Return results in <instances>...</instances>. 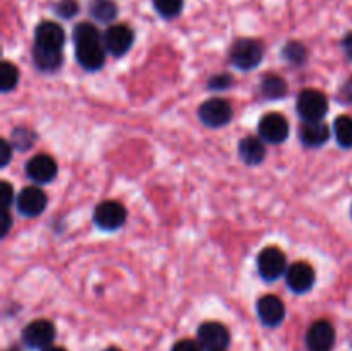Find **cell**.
I'll return each instance as SVG.
<instances>
[{"label":"cell","mask_w":352,"mask_h":351,"mask_svg":"<svg viewBox=\"0 0 352 351\" xmlns=\"http://www.w3.org/2000/svg\"><path fill=\"white\" fill-rule=\"evenodd\" d=\"M72 40L76 45V61L85 71H100L105 64L107 48L103 38L95 24L81 23L72 31Z\"/></svg>","instance_id":"cell-1"},{"label":"cell","mask_w":352,"mask_h":351,"mask_svg":"<svg viewBox=\"0 0 352 351\" xmlns=\"http://www.w3.org/2000/svg\"><path fill=\"white\" fill-rule=\"evenodd\" d=\"M230 61L237 69L251 71L263 61V45L253 38H239L230 48Z\"/></svg>","instance_id":"cell-2"},{"label":"cell","mask_w":352,"mask_h":351,"mask_svg":"<svg viewBox=\"0 0 352 351\" xmlns=\"http://www.w3.org/2000/svg\"><path fill=\"white\" fill-rule=\"evenodd\" d=\"M296 109L302 120H323L329 112V100L318 89H302L296 102Z\"/></svg>","instance_id":"cell-3"},{"label":"cell","mask_w":352,"mask_h":351,"mask_svg":"<svg viewBox=\"0 0 352 351\" xmlns=\"http://www.w3.org/2000/svg\"><path fill=\"white\" fill-rule=\"evenodd\" d=\"M258 272L265 281H277L287 272V258L285 253L277 246H267L258 255Z\"/></svg>","instance_id":"cell-4"},{"label":"cell","mask_w":352,"mask_h":351,"mask_svg":"<svg viewBox=\"0 0 352 351\" xmlns=\"http://www.w3.org/2000/svg\"><path fill=\"white\" fill-rule=\"evenodd\" d=\"M93 220L102 231H117L126 224L127 210L117 200H105L95 209Z\"/></svg>","instance_id":"cell-5"},{"label":"cell","mask_w":352,"mask_h":351,"mask_svg":"<svg viewBox=\"0 0 352 351\" xmlns=\"http://www.w3.org/2000/svg\"><path fill=\"white\" fill-rule=\"evenodd\" d=\"M198 116L201 123L208 127H222L230 123L234 116V110L230 102L220 96H213V98L206 100L201 103L198 110Z\"/></svg>","instance_id":"cell-6"},{"label":"cell","mask_w":352,"mask_h":351,"mask_svg":"<svg viewBox=\"0 0 352 351\" xmlns=\"http://www.w3.org/2000/svg\"><path fill=\"white\" fill-rule=\"evenodd\" d=\"M55 339V326L50 320L38 319L23 329V341L31 350H47Z\"/></svg>","instance_id":"cell-7"},{"label":"cell","mask_w":352,"mask_h":351,"mask_svg":"<svg viewBox=\"0 0 352 351\" xmlns=\"http://www.w3.org/2000/svg\"><path fill=\"white\" fill-rule=\"evenodd\" d=\"M258 134L263 141L272 145L284 143L289 138V123L282 114L270 112L265 114L258 124Z\"/></svg>","instance_id":"cell-8"},{"label":"cell","mask_w":352,"mask_h":351,"mask_svg":"<svg viewBox=\"0 0 352 351\" xmlns=\"http://www.w3.org/2000/svg\"><path fill=\"white\" fill-rule=\"evenodd\" d=\"M198 343L206 351H223L230 343L227 327L220 322H205L198 329Z\"/></svg>","instance_id":"cell-9"},{"label":"cell","mask_w":352,"mask_h":351,"mask_svg":"<svg viewBox=\"0 0 352 351\" xmlns=\"http://www.w3.org/2000/svg\"><path fill=\"white\" fill-rule=\"evenodd\" d=\"M48 196L40 186H26L16 196V206L24 217H38L45 212Z\"/></svg>","instance_id":"cell-10"},{"label":"cell","mask_w":352,"mask_h":351,"mask_svg":"<svg viewBox=\"0 0 352 351\" xmlns=\"http://www.w3.org/2000/svg\"><path fill=\"white\" fill-rule=\"evenodd\" d=\"M134 43V31L127 24H112L103 34V45L113 57L127 54Z\"/></svg>","instance_id":"cell-11"},{"label":"cell","mask_w":352,"mask_h":351,"mask_svg":"<svg viewBox=\"0 0 352 351\" xmlns=\"http://www.w3.org/2000/svg\"><path fill=\"white\" fill-rule=\"evenodd\" d=\"M336 346V329L329 320H316L306 332L308 351H332Z\"/></svg>","instance_id":"cell-12"},{"label":"cell","mask_w":352,"mask_h":351,"mask_svg":"<svg viewBox=\"0 0 352 351\" xmlns=\"http://www.w3.org/2000/svg\"><path fill=\"white\" fill-rule=\"evenodd\" d=\"M315 268L306 262H294L287 267L285 272V282L287 288L296 295H305L315 286Z\"/></svg>","instance_id":"cell-13"},{"label":"cell","mask_w":352,"mask_h":351,"mask_svg":"<svg viewBox=\"0 0 352 351\" xmlns=\"http://www.w3.org/2000/svg\"><path fill=\"white\" fill-rule=\"evenodd\" d=\"M58 165L55 158L48 153H38L31 157L26 164V176L36 184H47L57 178Z\"/></svg>","instance_id":"cell-14"},{"label":"cell","mask_w":352,"mask_h":351,"mask_svg":"<svg viewBox=\"0 0 352 351\" xmlns=\"http://www.w3.org/2000/svg\"><path fill=\"white\" fill-rule=\"evenodd\" d=\"M256 313L263 326L277 327L285 319V305L278 296L265 295L258 299Z\"/></svg>","instance_id":"cell-15"},{"label":"cell","mask_w":352,"mask_h":351,"mask_svg":"<svg viewBox=\"0 0 352 351\" xmlns=\"http://www.w3.org/2000/svg\"><path fill=\"white\" fill-rule=\"evenodd\" d=\"M65 43V33L62 26L45 21L34 30V47L48 48V50H62Z\"/></svg>","instance_id":"cell-16"},{"label":"cell","mask_w":352,"mask_h":351,"mask_svg":"<svg viewBox=\"0 0 352 351\" xmlns=\"http://www.w3.org/2000/svg\"><path fill=\"white\" fill-rule=\"evenodd\" d=\"M330 138V127L323 120H302L299 126V140L305 147L318 148Z\"/></svg>","instance_id":"cell-17"},{"label":"cell","mask_w":352,"mask_h":351,"mask_svg":"<svg viewBox=\"0 0 352 351\" xmlns=\"http://www.w3.org/2000/svg\"><path fill=\"white\" fill-rule=\"evenodd\" d=\"M239 157L248 165H260L267 157V148L261 138L246 136L239 141Z\"/></svg>","instance_id":"cell-18"},{"label":"cell","mask_w":352,"mask_h":351,"mask_svg":"<svg viewBox=\"0 0 352 351\" xmlns=\"http://www.w3.org/2000/svg\"><path fill=\"white\" fill-rule=\"evenodd\" d=\"M33 62L40 71L54 72L60 69L62 65V52L48 50V48L34 47L33 48Z\"/></svg>","instance_id":"cell-19"},{"label":"cell","mask_w":352,"mask_h":351,"mask_svg":"<svg viewBox=\"0 0 352 351\" xmlns=\"http://www.w3.org/2000/svg\"><path fill=\"white\" fill-rule=\"evenodd\" d=\"M117 6L113 0H93L89 6V12H91L93 19L98 23H112L117 17Z\"/></svg>","instance_id":"cell-20"},{"label":"cell","mask_w":352,"mask_h":351,"mask_svg":"<svg viewBox=\"0 0 352 351\" xmlns=\"http://www.w3.org/2000/svg\"><path fill=\"white\" fill-rule=\"evenodd\" d=\"M333 136L342 148H352V117L339 116L333 123Z\"/></svg>","instance_id":"cell-21"},{"label":"cell","mask_w":352,"mask_h":351,"mask_svg":"<svg viewBox=\"0 0 352 351\" xmlns=\"http://www.w3.org/2000/svg\"><path fill=\"white\" fill-rule=\"evenodd\" d=\"M19 85V69L16 64L6 61L0 65V89L2 93H9Z\"/></svg>","instance_id":"cell-22"},{"label":"cell","mask_w":352,"mask_h":351,"mask_svg":"<svg viewBox=\"0 0 352 351\" xmlns=\"http://www.w3.org/2000/svg\"><path fill=\"white\" fill-rule=\"evenodd\" d=\"M261 89H263V95L267 98H282L287 92V85L280 76L268 74L265 76L263 83H261Z\"/></svg>","instance_id":"cell-23"},{"label":"cell","mask_w":352,"mask_h":351,"mask_svg":"<svg viewBox=\"0 0 352 351\" xmlns=\"http://www.w3.org/2000/svg\"><path fill=\"white\" fill-rule=\"evenodd\" d=\"M184 0H153V7L162 17L165 19H172L181 14Z\"/></svg>","instance_id":"cell-24"},{"label":"cell","mask_w":352,"mask_h":351,"mask_svg":"<svg viewBox=\"0 0 352 351\" xmlns=\"http://www.w3.org/2000/svg\"><path fill=\"white\" fill-rule=\"evenodd\" d=\"M34 141V133H31L26 127H17V129L12 131V147L17 148V150H26L33 145Z\"/></svg>","instance_id":"cell-25"},{"label":"cell","mask_w":352,"mask_h":351,"mask_svg":"<svg viewBox=\"0 0 352 351\" xmlns=\"http://www.w3.org/2000/svg\"><path fill=\"white\" fill-rule=\"evenodd\" d=\"M284 57L287 61L294 62V64H302L306 58V48L302 43H298V41H291L284 47Z\"/></svg>","instance_id":"cell-26"},{"label":"cell","mask_w":352,"mask_h":351,"mask_svg":"<svg viewBox=\"0 0 352 351\" xmlns=\"http://www.w3.org/2000/svg\"><path fill=\"white\" fill-rule=\"evenodd\" d=\"M79 7L76 0H60V2L55 6V12H57L60 17H64V19H69V17L76 16Z\"/></svg>","instance_id":"cell-27"},{"label":"cell","mask_w":352,"mask_h":351,"mask_svg":"<svg viewBox=\"0 0 352 351\" xmlns=\"http://www.w3.org/2000/svg\"><path fill=\"white\" fill-rule=\"evenodd\" d=\"M0 203L3 210H9V206L14 203V188L7 181L0 182Z\"/></svg>","instance_id":"cell-28"},{"label":"cell","mask_w":352,"mask_h":351,"mask_svg":"<svg viewBox=\"0 0 352 351\" xmlns=\"http://www.w3.org/2000/svg\"><path fill=\"white\" fill-rule=\"evenodd\" d=\"M232 85V78H230L229 74H219V76H213L212 79H210V88L212 89H217V92H222V89L229 88V86Z\"/></svg>","instance_id":"cell-29"},{"label":"cell","mask_w":352,"mask_h":351,"mask_svg":"<svg viewBox=\"0 0 352 351\" xmlns=\"http://www.w3.org/2000/svg\"><path fill=\"white\" fill-rule=\"evenodd\" d=\"M12 151H14L12 143H9L7 140L0 141V165H2V167H6V165L10 162V158H12Z\"/></svg>","instance_id":"cell-30"},{"label":"cell","mask_w":352,"mask_h":351,"mask_svg":"<svg viewBox=\"0 0 352 351\" xmlns=\"http://www.w3.org/2000/svg\"><path fill=\"white\" fill-rule=\"evenodd\" d=\"M172 351H203V348L199 346L198 341L182 339V341H177V343L174 344Z\"/></svg>","instance_id":"cell-31"},{"label":"cell","mask_w":352,"mask_h":351,"mask_svg":"<svg viewBox=\"0 0 352 351\" xmlns=\"http://www.w3.org/2000/svg\"><path fill=\"white\" fill-rule=\"evenodd\" d=\"M10 226H12V217H10L9 210H3L2 217H0V234L6 236V234L9 233Z\"/></svg>","instance_id":"cell-32"},{"label":"cell","mask_w":352,"mask_h":351,"mask_svg":"<svg viewBox=\"0 0 352 351\" xmlns=\"http://www.w3.org/2000/svg\"><path fill=\"white\" fill-rule=\"evenodd\" d=\"M342 48H344V54L352 61V31L347 33L342 40Z\"/></svg>","instance_id":"cell-33"},{"label":"cell","mask_w":352,"mask_h":351,"mask_svg":"<svg viewBox=\"0 0 352 351\" xmlns=\"http://www.w3.org/2000/svg\"><path fill=\"white\" fill-rule=\"evenodd\" d=\"M342 93L347 96V100H352V81H349L346 86H344Z\"/></svg>","instance_id":"cell-34"},{"label":"cell","mask_w":352,"mask_h":351,"mask_svg":"<svg viewBox=\"0 0 352 351\" xmlns=\"http://www.w3.org/2000/svg\"><path fill=\"white\" fill-rule=\"evenodd\" d=\"M43 351H65L64 348H60V346H50V348H47V350H43Z\"/></svg>","instance_id":"cell-35"},{"label":"cell","mask_w":352,"mask_h":351,"mask_svg":"<svg viewBox=\"0 0 352 351\" xmlns=\"http://www.w3.org/2000/svg\"><path fill=\"white\" fill-rule=\"evenodd\" d=\"M103 351H120L119 348H107V350H103Z\"/></svg>","instance_id":"cell-36"},{"label":"cell","mask_w":352,"mask_h":351,"mask_svg":"<svg viewBox=\"0 0 352 351\" xmlns=\"http://www.w3.org/2000/svg\"><path fill=\"white\" fill-rule=\"evenodd\" d=\"M7 351H21V350H19V348H16V346H12V348H9V350H7Z\"/></svg>","instance_id":"cell-37"},{"label":"cell","mask_w":352,"mask_h":351,"mask_svg":"<svg viewBox=\"0 0 352 351\" xmlns=\"http://www.w3.org/2000/svg\"><path fill=\"white\" fill-rule=\"evenodd\" d=\"M351 215H352V206H351Z\"/></svg>","instance_id":"cell-38"}]
</instances>
